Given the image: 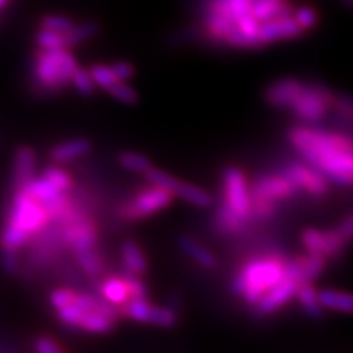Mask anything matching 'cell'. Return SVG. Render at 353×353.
Segmentation results:
<instances>
[{"mask_svg":"<svg viewBox=\"0 0 353 353\" xmlns=\"http://www.w3.org/2000/svg\"><path fill=\"white\" fill-rule=\"evenodd\" d=\"M285 259L280 253H270L248 261L231 283V290L253 307L285 277Z\"/></svg>","mask_w":353,"mask_h":353,"instance_id":"cell-2","label":"cell"},{"mask_svg":"<svg viewBox=\"0 0 353 353\" xmlns=\"http://www.w3.org/2000/svg\"><path fill=\"white\" fill-rule=\"evenodd\" d=\"M3 267L6 271L14 272L18 268V259L15 250H6L3 249Z\"/></svg>","mask_w":353,"mask_h":353,"instance_id":"cell-47","label":"cell"},{"mask_svg":"<svg viewBox=\"0 0 353 353\" xmlns=\"http://www.w3.org/2000/svg\"><path fill=\"white\" fill-rule=\"evenodd\" d=\"M97 32L99 24L94 21H84L79 22V24H74V27L66 32V44H68V49L80 46V44L97 36Z\"/></svg>","mask_w":353,"mask_h":353,"instance_id":"cell-28","label":"cell"},{"mask_svg":"<svg viewBox=\"0 0 353 353\" xmlns=\"http://www.w3.org/2000/svg\"><path fill=\"white\" fill-rule=\"evenodd\" d=\"M121 258H123L125 271L140 275V277L148 272V259L137 243L124 241L123 246H121Z\"/></svg>","mask_w":353,"mask_h":353,"instance_id":"cell-23","label":"cell"},{"mask_svg":"<svg viewBox=\"0 0 353 353\" xmlns=\"http://www.w3.org/2000/svg\"><path fill=\"white\" fill-rule=\"evenodd\" d=\"M10 0H0V10H2L3 8H6L9 5Z\"/></svg>","mask_w":353,"mask_h":353,"instance_id":"cell-48","label":"cell"},{"mask_svg":"<svg viewBox=\"0 0 353 353\" xmlns=\"http://www.w3.org/2000/svg\"><path fill=\"white\" fill-rule=\"evenodd\" d=\"M297 289H299V284L284 277L277 285H274L271 290L265 293L262 299L253 306L255 314L258 316H267L280 311L284 305H287L293 297H296Z\"/></svg>","mask_w":353,"mask_h":353,"instance_id":"cell-14","label":"cell"},{"mask_svg":"<svg viewBox=\"0 0 353 353\" xmlns=\"http://www.w3.org/2000/svg\"><path fill=\"white\" fill-rule=\"evenodd\" d=\"M231 9H233V14L237 18L246 15L250 12V6H252V0H230Z\"/></svg>","mask_w":353,"mask_h":353,"instance_id":"cell-46","label":"cell"},{"mask_svg":"<svg viewBox=\"0 0 353 353\" xmlns=\"http://www.w3.org/2000/svg\"><path fill=\"white\" fill-rule=\"evenodd\" d=\"M36 152L28 146H22L17 150L15 154V165H14V183L21 189L32 176H36Z\"/></svg>","mask_w":353,"mask_h":353,"instance_id":"cell-18","label":"cell"},{"mask_svg":"<svg viewBox=\"0 0 353 353\" xmlns=\"http://www.w3.org/2000/svg\"><path fill=\"white\" fill-rule=\"evenodd\" d=\"M124 279L128 284L131 299H148V287L140 280V275L125 271Z\"/></svg>","mask_w":353,"mask_h":353,"instance_id":"cell-40","label":"cell"},{"mask_svg":"<svg viewBox=\"0 0 353 353\" xmlns=\"http://www.w3.org/2000/svg\"><path fill=\"white\" fill-rule=\"evenodd\" d=\"M36 43L39 49H46V50L68 49V44H66V34H63V32L44 30V28H41L37 32Z\"/></svg>","mask_w":353,"mask_h":353,"instance_id":"cell-32","label":"cell"},{"mask_svg":"<svg viewBox=\"0 0 353 353\" xmlns=\"http://www.w3.org/2000/svg\"><path fill=\"white\" fill-rule=\"evenodd\" d=\"M293 17L297 21V24L302 27V30L305 32L314 30L318 26V22H319L318 10L315 8H312V6H306V5L296 8Z\"/></svg>","mask_w":353,"mask_h":353,"instance_id":"cell-35","label":"cell"},{"mask_svg":"<svg viewBox=\"0 0 353 353\" xmlns=\"http://www.w3.org/2000/svg\"><path fill=\"white\" fill-rule=\"evenodd\" d=\"M114 99H117L118 102H123L127 105H134L139 101V94L137 92L132 88L131 85L125 84V81H118L108 90Z\"/></svg>","mask_w":353,"mask_h":353,"instance_id":"cell-38","label":"cell"},{"mask_svg":"<svg viewBox=\"0 0 353 353\" xmlns=\"http://www.w3.org/2000/svg\"><path fill=\"white\" fill-rule=\"evenodd\" d=\"M248 221L230 211L227 206L219 203L216 212L214 215V227L219 234L223 236H236L246 228Z\"/></svg>","mask_w":353,"mask_h":353,"instance_id":"cell-20","label":"cell"},{"mask_svg":"<svg viewBox=\"0 0 353 353\" xmlns=\"http://www.w3.org/2000/svg\"><path fill=\"white\" fill-rule=\"evenodd\" d=\"M223 184V203L230 211L245 221L253 219L250 202V184L246 174L237 167H227L221 176Z\"/></svg>","mask_w":353,"mask_h":353,"instance_id":"cell-7","label":"cell"},{"mask_svg":"<svg viewBox=\"0 0 353 353\" xmlns=\"http://www.w3.org/2000/svg\"><path fill=\"white\" fill-rule=\"evenodd\" d=\"M75 294H77V292H74L71 289H57L52 292L49 301H50V305L57 309V311H59V309L68 306L74 302Z\"/></svg>","mask_w":353,"mask_h":353,"instance_id":"cell-42","label":"cell"},{"mask_svg":"<svg viewBox=\"0 0 353 353\" xmlns=\"http://www.w3.org/2000/svg\"><path fill=\"white\" fill-rule=\"evenodd\" d=\"M301 241L307 253L321 255L325 259H336L349 246L336 228L318 230L306 228L301 233Z\"/></svg>","mask_w":353,"mask_h":353,"instance_id":"cell-9","label":"cell"},{"mask_svg":"<svg viewBox=\"0 0 353 353\" xmlns=\"http://www.w3.org/2000/svg\"><path fill=\"white\" fill-rule=\"evenodd\" d=\"M336 96L323 83H307L303 93L289 108V112L302 124H315L327 117Z\"/></svg>","mask_w":353,"mask_h":353,"instance_id":"cell-5","label":"cell"},{"mask_svg":"<svg viewBox=\"0 0 353 353\" xmlns=\"http://www.w3.org/2000/svg\"><path fill=\"white\" fill-rule=\"evenodd\" d=\"M252 2H253V0H252Z\"/></svg>","mask_w":353,"mask_h":353,"instance_id":"cell-49","label":"cell"},{"mask_svg":"<svg viewBox=\"0 0 353 353\" xmlns=\"http://www.w3.org/2000/svg\"><path fill=\"white\" fill-rule=\"evenodd\" d=\"M43 176H46L50 183H53L63 193L71 190V187H72L71 175L59 167H48L46 170H44Z\"/></svg>","mask_w":353,"mask_h":353,"instance_id":"cell-37","label":"cell"},{"mask_svg":"<svg viewBox=\"0 0 353 353\" xmlns=\"http://www.w3.org/2000/svg\"><path fill=\"white\" fill-rule=\"evenodd\" d=\"M90 150H92V143L87 139H74L54 146L50 152V157L54 162L66 163V162H71L85 157Z\"/></svg>","mask_w":353,"mask_h":353,"instance_id":"cell-19","label":"cell"},{"mask_svg":"<svg viewBox=\"0 0 353 353\" xmlns=\"http://www.w3.org/2000/svg\"><path fill=\"white\" fill-rule=\"evenodd\" d=\"M117 319L99 311H87L79 325V330L92 334H105L114 328Z\"/></svg>","mask_w":353,"mask_h":353,"instance_id":"cell-27","label":"cell"},{"mask_svg":"<svg viewBox=\"0 0 353 353\" xmlns=\"http://www.w3.org/2000/svg\"><path fill=\"white\" fill-rule=\"evenodd\" d=\"M296 299L309 318L319 319L323 316L324 306L321 299H319V292L315 289L312 283L301 284L296 293Z\"/></svg>","mask_w":353,"mask_h":353,"instance_id":"cell-22","label":"cell"},{"mask_svg":"<svg viewBox=\"0 0 353 353\" xmlns=\"http://www.w3.org/2000/svg\"><path fill=\"white\" fill-rule=\"evenodd\" d=\"M328 259L314 253H305L285 259V277L296 281L297 284L314 283L327 267Z\"/></svg>","mask_w":353,"mask_h":353,"instance_id":"cell-12","label":"cell"},{"mask_svg":"<svg viewBox=\"0 0 353 353\" xmlns=\"http://www.w3.org/2000/svg\"><path fill=\"white\" fill-rule=\"evenodd\" d=\"M283 172L289 176L299 192H305L311 196L319 197L327 194L330 190V183L327 176L306 161L290 162Z\"/></svg>","mask_w":353,"mask_h":353,"instance_id":"cell-11","label":"cell"},{"mask_svg":"<svg viewBox=\"0 0 353 353\" xmlns=\"http://www.w3.org/2000/svg\"><path fill=\"white\" fill-rule=\"evenodd\" d=\"M297 192L296 185L284 172L258 175L250 184L253 219L268 221L275 216L279 205L289 201Z\"/></svg>","mask_w":353,"mask_h":353,"instance_id":"cell-3","label":"cell"},{"mask_svg":"<svg viewBox=\"0 0 353 353\" xmlns=\"http://www.w3.org/2000/svg\"><path fill=\"white\" fill-rule=\"evenodd\" d=\"M74 19L65 15H46L43 17L40 21V27L44 30H50V31H57V32H63L66 34L72 27H74Z\"/></svg>","mask_w":353,"mask_h":353,"instance_id":"cell-36","label":"cell"},{"mask_svg":"<svg viewBox=\"0 0 353 353\" xmlns=\"http://www.w3.org/2000/svg\"><path fill=\"white\" fill-rule=\"evenodd\" d=\"M79 63L70 49H40L36 53V81L49 92H58L72 83Z\"/></svg>","mask_w":353,"mask_h":353,"instance_id":"cell-4","label":"cell"},{"mask_svg":"<svg viewBox=\"0 0 353 353\" xmlns=\"http://www.w3.org/2000/svg\"><path fill=\"white\" fill-rule=\"evenodd\" d=\"M112 70L117 74L119 81H128L130 79H132V77H134V72H136L134 66H132L130 62H124V61L115 62L112 65Z\"/></svg>","mask_w":353,"mask_h":353,"instance_id":"cell-43","label":"cell"},{"mask_svg":"<svg viewBox=\"0 0 353 353\" xmlns=\"http://www.w3.org/2000/svg\"><path fill=\"white\" fill-rule=\"evenodd\" d=\"M174 196L180 197L181 201L190 203L192 206H196V208H209L214 202L212 194L208 190L202 189V187L199 185L184 183V181H179V184H176Z\"/></svg>","mask_w":353,"mask_h":353,"instance_id":"cell-24","label":"cell"},{"mask_svg":"<svg viewBox=\"0 0 353 353\" xmlns=\"http://www.w3.org/2000/svg\"><path fill=\"white\" fill-rule=\"evenodd\" d=\"M287 140L303 161L341 185L353 184V139L343 132L296 125L287 131Z\"/></svg>","mask_w":353,"mask_h":353,"instance_id":"cell-1","label":"cell"},{"mask_svg":"<svg viewBox=\"0 0 353 353\" xmlns=\"http://www.w3.org/2000/svg\"><path fill=\"white\" fill-rule=\"evenodd\" d=\"M306 84V81L296 77H284L265 88L263 99L272 108L289 110L296 99L303 93Z\"/></svg>","mask_w":353,"mask_h":353,"instance_id":"cell-13","label":"cell"},{"mask_svg":"<svg viewBox=\"0 0 353 353\" xmlns=\"http://www.w3.org/2000/svg\"><path fill=\"white\" fill-rule=\"evenodd\" d=\"M71 84L77 88V92L83 96H92L94 93V88L97 87L90 71L85 68H80V66L75 70Z\"/></svg>","mask_w":353,"mask_h":353,"instance_id":"cell-34","label":"cell"},{"mask_svg":"<svg viewBox=\"0 0 353 353\" xmlns=\"http://www.w3.org/2000/svg\"><path fill=\"white\" fill-rule=\"evenodd\" d=\"M32 236L27 233L26 230H22L14 224H8L2 230V234H0V243H2V248L6 250H18L24 245H27L28 240Z\"/></svg>","mask_w":353,"mask_h":353,"instance_id":"cell-29","label":"cell"},{"mask_svg":"<svg viewBox=\"0 0 353 353\" xmlns=\"http://www.w3.org/2000/svg\"><path fill=\"white\" fill-rule=\"evenodd\" d=\"M179 248L185 256H189L199 267L205 270H214L218 265V259L211 250H208L203 245L190 236H181L179 239Z\"/></svg>","mask_w":353,"mask_h":353,"instance_id":"cell-17","label":"cell"},{"mask_svg":"<svg viewBox=\"0 0 353 353\" xmlns=\"http://www.w3.org/2000/svg\"><path fill=\"white\" fill-rule=\"evenodd\" d=\"M123 307V314L132 321L171 328L176 324V312L172 307L154 306L148 299H130Z\"/></svg>","mask_w":353,"mask_h":353,"instance_id":"cell-10","label":"cell"},{"mask_svg":"<svg viewBox=\"0 0 353 353\" xmlns=\"http://www.w3.org/2000/svg\"><path fill=\"white\" fill-rule=\"evenodd\" d=\"M75 258L79 261L80 267L83 268V271L87 275H92V277H96L102 272L103 268V263L102 259L99 258L97 253L93 249H85V250H80V252H75Z\"/></svg>","mask_w":353,"mask_h":353,"instance_id":"cell-31","label":"cell"},{"mask_svg":"<svg viewBox=\"0 0 353 353\" xmlns=\"http://www.w3.org/2000/svg\"><path fill=\"white\" fill-rule=\"evenodd\" d=\"M336 230L340 233V236L346 240L347 245L353 241V214L345 218L341 223L336 227Z\"/></svg>","mask_w":353,"mask_h":353,"instance_id":"cell-45","label":"cell"},{"mask_svg":"<svg viewBox=\"0 0 353 353\" xmlns=\"http://www.w3.org/2000/svg\"><path fill=\"white\" fill-rule=\"evenodd\" d=\"M22 190L27 192L31 197H34L36 201L41 202L43 205L48 203L52 199H54L57 196L62 194L63 192H61L57 185L53 183H50L46 176H32L30 181H27L24 185L21 187Z\"/></svg>","mask_w":353,"mask_h":353,"instance_id":"cell-25","label":"cell"},{"mask_svg":"<svg viewBox=\"0 0 353 353\" xmlns=\"http://www.w3.org/2000/svg\"><path fill=\"white\" fill-rule=\"evenodd\" d=\"M88 71H90L96 85L103 88V90H109L110 87L119 81L117 74L112 70V65L96 63V65H92Z\"/></svg>","mask_w":353,"mask_h":353,"instance_id":"cell-33","label":"cell"},{"mask_svg":"<svg viewBox=\"0 0 353 353\" xmlns=\"http://www.w3.org/2000/svg\"><path fill=\"white\" fill-rule=\"evenodd\" d=\"M50 219L49 212L41 202L36 201L22 189L15 192L12 205L8 212V224H14L26 230L31 236H36L49 225Z\"/></svg>","mask_w":353,"mask_h":353,"instance_id":"cell-6","label":"cell"},{"mask_svg":"<svg viewBox=\"0 0 353 353\" xmlns=\"http://www.w3.org/2000/svg\"><path fill=\"white\" fill-rule=\"evenodd\" d=\"M236 22H237V27L245 32V34L248 36V37H250V39H253V40H256V41H259V43H262V40H261V37H259V31H261V24L262 22L253 15L252 12H249V14H246V15H243V17H240V18H237L236 19ZM263 44V43H262ZM265 46V44H263Z\"/></svg>","mask_w":353,"mask_h":353,"instance_id":"cell-39","label":"cell"},{"mask_svg":"<svg viewBox=\"0 0 353 353\" xmlns=\"http://www.w3.org/2000/svg\"><path fill=\"white\" fill-rule=\"evenodd\" d=\"M333 109L339 117L343 118L346 123L353 125V97L346 94H337Z\"/></svg>","mask_w":353,"mask_h":353,"instance_id":"cell-41","label":"cell"},{"mask_svg":"<svg viewBox=\"0 0 353 353\" xmlns=\"http://www.w3.org/2000/svg\"><path fill=\"white\" fill-rule=\"evenodd\" d=\"M118 162L121 167L131 172H143L145 174L153 165L150 163L149 158L145 154L137 153V152H124L119 154Z\"/></svg>","mask_w":353,"mask_h":353,"instance_id":"cell-30","label":"cell"},{"mask_svg":"<svg viewBox=\"0 0 353 353\" xmlns=\"http://www.w3.org/2000/svg\"><path fill=\"white\" fill-rule=\"evenodd\" d=\"M174 197L175 196L171 192L150 184V187L139 192L128 203L121 208V215L130 219L148 218L168 208L172 203Z\"/></svg>","mask_w":353,"mask_h":353,"instance_id":"cell-8","label":"cell"},{"mask_svg":"<svg viewBox=\"0 0 353 353\" xmlns=\"http://www.w3.org/2000/svg\"><path fill=\"white\" fill-rule=\"evenodd\" d=\"M99 292H101L103 299L115 306H124L131 299L124 275H121V277L114 275V277L105 279L99 287Z\"/></svg>","mask_w":353,"mask_h":353,"instance_id":"cell-21","label":"cell"},{"mask_svg":"<svg viewBox=\"0 0 353 353\" xmlns=\"http://www.w3.org/2000/svg\"><path fill=\"white\" fill-rule=\"evenodd\" d=\"M296 6L292 0H253L250 12L261 22L274 18L293 17Z\"/></svg>","mask_w":353,"mask_h":353,"instance_id":"cell-16","label":"cell"},{"mask_svg":"<svg viewBox=\"0 0 353 353\" xmlns=\"http://www.w3.org/2000/svg\"><path fill=\"white\" fill-rule=\"evenodd\" d=\"M34 349L39 353H58L62 350V347L57 343V340H53L50 337H39L36 340Z\"/></svg>","mask_w":353,"mask_h":353,"instance_id":"cell-44","label":"cell"},{"mask_svg":"<svg viewBox=\"0 0 353 353\" xmlns=\"http://www.w3.org/2000/svg\"><path fill=\"white\" fill-rule=\"evenodd\" d=\"M319 299H321L324 309L353 315V294L352 293L333 290V289H324V290H319Z\"/></svg>","mask_w":353,"mask_h":353,"instance_id":"cell-26","label":"cell"},{"mask_svg":"<svg viewBox=\"0 0 353 353\" xmlns=\"http://www.w3.org/2000/svg\"><path fill=\"white\" fill-rule=\"evenodd\" d=\"M303 34L305 31L299 24H297L294 17L274 18L270 21H265L261 24V31H259V37L265 46L277 41L299 39Z\"/></svg>","mask_w":353,"mask_h":353,"instance_id":"cell-15","label":"cell"}]
</instances>
